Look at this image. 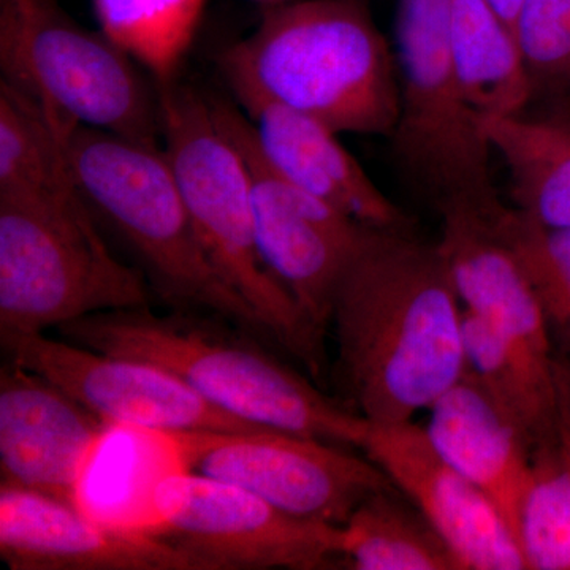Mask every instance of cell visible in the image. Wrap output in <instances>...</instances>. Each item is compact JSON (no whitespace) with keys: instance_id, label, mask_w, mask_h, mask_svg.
<instances>
[{"instance_id":"cell-19","label":"cell","mask_w":570,"mask_h":570,"mask_svg":"<svg viewBox=\"0 0 570 570\" xmlns=\"http://www.w3.org/2000/svg\"><path fill=\"white\" fill-rule=\"evenodd\" d=\"M450 47L461 89L478 118L524 115L534 92L523 51L489 0H452Z\"/></svg>"},{"instance_id":"cell-18","label":"cell","mask_w":570,"mask_h":570,"mask_svg":"<svg viewBox=\"0 0 570 570\" xmlns=\"http://www.w3.org/2000/svg\"><path fill=\"white\" fill-rule=\"evenodd\" d=\"M430 412L425 430L434 448L489 497L517 540L532 479L530 439L468 373Z\"/></svg>"},{"instance_id":"cell-8","label":"cell","mask_w":570,"mask_h":570,"mask_svg":"<svg viewBox=\"0 0 570 570\" xmlns=\"http://www.w3.org/2000/svg\"><path fill=\"white\" fill-rule=\"evenodd\" d=\"M450 7L452 0H400L396 17L400 115L390 141L401 171L438 212L501 200L491 176L493 149L453 62Z\"/></svg>"},{"instance_id":"cell-26","label":"cell","mask_w":570,"mask_h":570,"mask_svg":"<svg viewBox=\"0 0 570 570\" xmlns=\"http://www.w3.org/2000/svg\"><path fill=\"white\" fill-rule=\"evenodd\" d=\"M515 36L534 97L570 99V0H524Z\"/></svg>"},{"instance_id":"cell-4","label":"cell","mask_w":570,"mask_h":570,"mask_svg":"<svg viewBox=\"0 0 570 570\" xmlns=\"http://www.w3.org/2000/svg\"><path fill=\"white\" fill-rule=\"evenodd\" d=\"M157 88L160 146L206 257L254 311L262 332L321 376L324 340L258 255L245 157L214 116L212 96L179 80Z\"/></svg>"},{"instance_id":"cell-5","label":"cell","mask_w":570,"mask_h":570,"mask_svg":"<svg viewBox=\"0 0 570 570\" xmlns=\"http://www.w3.org/2000/svg\"><path fill=\"white\" fill-rule=\"evenodd\" d=\"M51 127L82 197L140 258L163 298L262 330L206 257L160 142L73 124Z\"/></svg>"},{"instance_id":"cell-20","label":"cell","mask_w":570,"mask_h":570,"mask_svg":"<svg viewBox=\"0 0 570 570\" xmlns=\"http://www.w3.org/2000/svg\"><path fill=\"white\" fill-rule=\"evenodd\" d=\"M509 171L513 208L550 228L570 230V132L550 118H479Z\"/></svg>"},{"instance_id":"cell-2","label":"cell","mask_w":570,"mask_h":570,"mask_svg":"<svg viewBox=\"0 0 570 570\" xmlns=\"http://www.w3.org/2000/svg\"><path fill=\"white\" fill-rule=\"evenodd\" d=\"M242 110L272 104L336 134L392 137L400 115L395 51L366 0H292L262 10L245 39L217 52Z\"/></svg>"},{"instance_id":"cell-29","label":"cell","mask_w":570,"mask_h":570,"mask_svg":"<svg viewBox=\"0 0 570 570\" xmlns=\"http://www.w3.org/2000/svg\"><path fill=\"white\" fill-rule=\"evenodd\" d=\"M558 441L570 464V428L564 423H558Z\"/></svg>"},{"instance_id":"cell-17","label":"cell","mask_w":570,"mask_h":570,"mask_svg":"<svg viewBox=\"0 0 570 570\" xmlns=\"http://www.w3.org/2000/svg\"><path fill=\"white\" fill-rule=\"evenodd\" d=\"M243 111L265 163L285 181L367 227L414 230L411 217L379 189L335 130L277 105Z\"/></svg>"},{"instance_id":"cell-16","label":"cell","mask_w":570,"mask_h":570,"mask_svg":"<svg viewBox=\"0 0 570 570\" xmlns=\"http://www.w3.org/2000/svg\"><path fill=\"white\" fill-rule=\"evenodd\" d=\"M0 558L10 570H197L160 535L110 527L77 505L6 485Z\"/></svg>"},{"instance_id":"cell-28","label":"cell","mask_w":570,"mask_h":570,"mask_svg":"<svg viewBox=\"0 0 570 570\" xmlns=\"http://www.w3.org/2000/svg\"><path fill=\"white\" fill-rule=\"evenodd\" d=\"M489 2L497 9L498 13L501 14L502 20L508 22L510 28L515 31L517 18H519L524 0H489Z\"/></svg>"},{"instance_id":"cell-23","label":"cell","mask_w":570,"mask_h":570,"mask_svg":"<svg viewBox=\"0 0 570 570\" xmlns=\"http://www.w3.org/2000/svg\"><path fill=\"white\" fill-rule=\"evenodd\" d=\"M208 0H92L99 29L156 85L178 80Z\"/></svg>"},{"instance_id":"cell-22","label":"cell","mask_w":570,"mask_h":570,"mask_svg":"<svg viewBox=\"0 0 570 570\" xmlns=\"http://www.w3.org/2000/svg\"><path fill=\"white\" fill-rule=\"evenodd\" d=\"M464 373L524 431L532 448L558 438L557 379L540 376L485 322L463 313Z\"/></svg>"},{"instance_id":"cell-14","label":"cell","mask_w":570,"mask_h":570,"mask_svg":"<svg viewBox=\"0 0 570 570\" xmlns=\"http://www.w3.org/2000/svg\"><path fill=\"white\" fill-rule=\"evenodd\" d=\"M111 425L48 379L6 358L0 370V485L77 505Z\"/></svg>"},{"instance_id":"cell-11","label":"cell","mask_w":570,"mask_h":570,"mask_svg":"<svg viewBox=\"0 0 570 570\" xmlns=\"http://www.w3.org/2000/svg\"><path fill=\"white\" fill-rule=\"evenodd\" d=\"M212 107L245 157L255 243L266 272L324 340L332 324L337 285L371 227L277 175L258 151L249 118L242 108L213 96Z\"/></svg>"},{"instance_id":"cell-27","label":"cell","mask_w":570,"mask_h":570,"mask_svg":"<svg viewBox=\"0 0 570 570\" xmlns=\"http://www.w3.org/2000/svg\"><path fill=\"white\" fill-rule=\"evenodd\" d=\"M558 404L560 422L570 428V363L557 360Z\"/></svg>"},{"instance_id":"cell-31","label":"cell","mask_w":570,"mask_h":570,"mask_svg":"<svg viewBox=\"0 0 570 570\" xmlns=\"http://www.w3.org/2000/svg\"><path fill=\"white\" fill-rule=\"evenodd\" d=\"M262 10L272 9V7L283 6V3L292 2V0H249Z\"/></svg>"},{"instance_id":"cell-15","label":"cell","mask_w":570,"mask_h":570,"mask_svg":"<svg viewBox=\"0 0 570 570\" xmlns=\"http://www.w3.org/2000/svg\"><path fill=\"white\" fill-rule=\"evenodd\" d=\"M504 204L450 205L439 209L444 254L464 311L479 317L547 379H557L550 325L515 255L499 234Z\"/></svg>"},{"instance_id":"cell-30","label":"cell","mask_w":570,"mask_h":570,"mask_svg":"<svg viewBox=\"0 0 570 570\" xmlns=\"http://www.w3.org/2000/svg\"><path fill=\"white\" fill-rule=\"evenodd\" d=\"M549 118L551 121L560 124L561 127H564L570 132V108H562V110L553 112Z\"/></svg>"},{"instance_id":"cell-12","label":"cell","mask_w":570,"mask_h":570,"mask_svg":"<svg viewBox=\"0 0 570 570\" xmlns=\"http://www.w3.org/2000/svg\"><path fill=\"white\" fill-rule=\"evenodd\" d=\"M7 360L48 379L111 426L157 433L255 431L195 393L174 374L141 360L104 354L43 333L0 336Z\"/></svg>"},{"instance_id":"cell-25","label":"cell","mask_w":570,"mask_h":570,"mask_svg":"<svg viewBox=\"0 0 570 570\" xmlns=\"http://www.w3.org/2000/svg\"><path fill=\"white\" fill-rule=\"evenodd\" d=\"M497 225L530 281L550 328L570 343V230L546 227L505 205L499 209Z\"/></svg>"},{"instance_id":"cell-32","label":"cell","mask_w":570,"mask_h":570,"mask_svg":"<svg viewBox=\"0 0 570 570\" xmlns=\"http://www.w3.org/2000/svg\"><path fill=\"white\" fill-rule=\"evenodd\" d=\"M37 2H55V0H37Z\"/></svg>"},{"instance_id":"cell-24","label":"cell","mask_w":570,"mask_h":570,"mask_svg":"<svg viewBox=\"0 0 570 570\" xmlns=\"http://www.w3.org/2000/svg\"><path fill=\"white\" fill-rule=\"evenodd\" d=\"M517 542L528 570H570V464L558 438L532 452Z\"/></svg>"},{"instance_id":"cell-6","label":"cell","mask_w":570,"mask_h":570,"mask_svg":"<svg viewBox=\"0 0 570 570\" xmlns=\"http://www.w3.org/2000/svg\"><path fill=\"white\" fill-rule=\"evenodd\" d=\"M141 306H149L145 277L111 253L80 190L0 195V336Z\"/></svg>"},{"instance_id":"cell-21","label":"cell","mask_w":570,"mask_h":570,"mask_svg":"<svg viewBox=\"0 0 570 570\" xmlns=\"http://www.w3.org/2000/svg\"><path fill=\"white\" fill-rule=\"evenodd\" d=\"M341 557L354 570H461L444 539L396 487L371 494L352 512Z\"/></svg>"},{"instance_id":"cell-3","label":"cell","mask_w":570,"mask_h":570,"mask_svg":"<svg viewBox=\"0 0 570 570\" xmlns=\"http://www.w3.org/2000/svg\"><path fill=\"white\" fill-rule=\"evenodd\" d=\"M58 330L78 346L163 367L213 406L250 425L347 448L365 445L370 422L362 415L325 396L250 337L194 309L107 311Z\"/></svg>"},{"instance_id":"cell-10","label":"cell","mask_w":570,"mask_h":570,"mask_svg":"<svg viewBox=\"0 0 570 570\" xmlns=\"http://www.w3.org/2000/svg\"><path fill=\"white\" fill-rule=\"evenodd\" d=\"M170 436L187 471L232 483L299 519L344 527L371 494L395 489L367 456L302 434L262 428Z\"/></svg>"},{"instance_id":"cell-9","label":"cell","mask_w":570,"mask_h":570,"mask_svg":"<svg viewBox=\"0 0 570 570\" xmlns=\"http://www.w3.org/2000/svg\"><path fill=\"white\" fill-rule=\"evenodd\" d=\"M157 535L197 570H322L343 562V527L299 519L249 491L181 471L153 494Z\"/></svg>"},{"instance_id":"cell-7","label":"cell","mask_w":570,"mask_h":570,"mask_svg":"<svg viewBox=\"0 0 570 570\" xmlns=\"http://www.w3.org/2000/svg\"><path fill=\"white\" fill-rule=\"evenodd\" d=\"M0 67L2 81L56 126L160 142L156 81L100 29L71 20L56 0H2Z\"/></svg>"},{"instance_id":"cell-1","label":"cell","mask_w":570,"mask_h":570,"mask_svg":"<svg viewBox=\"0 0 570 570\" xmlns=\"http://www.w3.org/2000/svg\"><path fill=\"white\" fill-rule=\"evenodd\" d=\"M460 303L438 245L371 227L337 285L330 324L352 411L379 425L409 422L459 382Z\"/></svg>"},{"instance_id":"cell-13","label":"cell","mask_w":570,"mask_h":570,"mask_svg":"<svg viewBox=\"0 0 570 570\" xmlns=\"http://www.w3.org/2000/svg\"><path fill=\"white\" fill-rule=\"evenodd\" d=\"M362 450L430 521L461 570H527L497 505L442 459L425 428L370 423Z\"/></svg>"}]
</instances>
